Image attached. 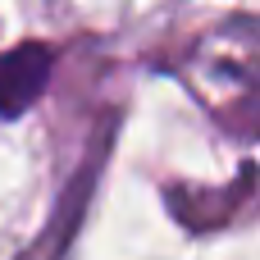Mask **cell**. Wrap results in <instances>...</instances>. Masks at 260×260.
I'll return each instance as SVG.
<instances>
[{"instance_id": "cell-1", "label": "cell", "mask_w": 260, "mask_h": 260, "mask_svg": "<svg viewBox=\"0 0 260 260\" xmlns=\"http://www.w3.org/2000/svg\"><path fill=\"white\" fill-rule=\"evenodd\" d=\"M50 69H55V50L41 46V41H18L0 55V119H23L46 82H50Z\"/></svg>"}]
</instances>
